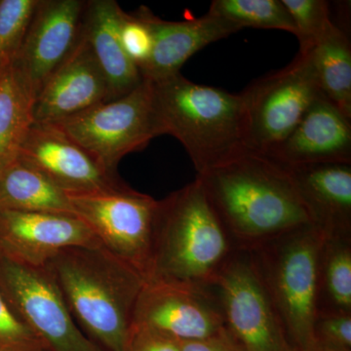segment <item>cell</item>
<instances>
[{"label": "cell", "mask_w": 351, "mask_h": 351, "mask_svg": "<svg viewBox=\"0 0 351 351\" xmlns=\"http://www.w3.org/2000/svg\"><path fill=\"white\" fill-rule=\"evenodd\" d=\"M196 178L237 250L313 225L288 168L263 154L245 152Z\"/></svg>", "instance_id": "1"}, {"label": "cell", "mask_w": 351, "mask_h": 351, "mask_svg": "<svg viewBox=\"0 0 351 351\" xmlns=\"http://www.w3.org/2000/svg\"><path fill=\"white\" fill-rule=\"evenodd\" d=\"M46 267L88 338L123 351L145 277L103 246L64 249Z\"/></svg>", "instance_id": "2"}, {"label": "cell", "mask_w": 351, "mask_h": 351, "mask_svg": "<svg viewBox=\"0 0 351 351\" xmlns=\"http://www.w3.org/2000/svg\"><path fill=\"white\" fill-rule=\"evenodd\" d=\"M152 85L161 133L181 143L197 175L247 152L243 94L197 84L181 73Z\"/></svg>", "instance_id": "3"}, {"label": "cell", "mask_w": 351, "mask_h": 351, "mask_svg": "<svg viewBox=\"0 0 351 351\" xmlns=\"http://www.w3.org/2000/svg\"><path fill=\"white\" fill-rule=\"evenodd\" d=\"M237 250L195 178L159 200L147 280L209 287Z\"/></svg>", "instance_id": "4"}, {"label": "cell", "mask_w": 351, "mask_h": 351, "mask_svg": "<svg viewBox=\"0 0 351 351\" xmlns=\"http://www.w3.org/2000/svg\"><path fill=\"white\" fill-rule=\"evenodd\" d=\"M324 235L306 225L248 251L284 332L295 351H315L318 262Z\"/></svg>", "instance_id": "5"}, {"label": "cell", "mask_w": 351, "mask_h": 351, "mask_svg": "<svg viewBox=\"0 0 351 351\" xmlns=\"http://www.w3.org/2000/svg\"><path fill=\"white\" fill-rule=\"evenodd\" d=\"M106 169L117 173L121 159L162 135L154 108V85L144 80L130 93L53 123Z\"/></svg>", "instance_id": "6"}, {"label": "cell", "mask_w": 351, "mask_h": 351, "mask_svg": "<svg viewBox=\"0 0 351 351\" xmlns=\"http://www.w3.org/2000/svg\"><path fill=\"white\" fill-rule=\"evenodd\" d=\"M246 104L247 151L267 154L287 137L323 95L308 53L258 78L242 92Z\"/></svg>", "instance_id": "7"}, {"label": "cell", "mask_w": 351, "mask_h": 351, "mask_svg": "<svg viewBox=\"0 0 351 351\" xmlns=\"http://www.w3.org/2000/svg\"><path fill=\"white\" fill-rule=\"evenodd\" d=\"M0 292L48 351H103L76 325L47 267L0 256Z\"/></svg>", "instance_id": "8"}, {"label": "cell", "mask_w": 351, "mask_h": 351, "mask_svg": "<svg viewBox=\"0 0 351 351\" xmlns=\"http://www.w3.org/2000/svg\"><path fill=\"white\" fill-rule=\"evenodd\" d=\"M223 327L244 351H295L284 332L248 251L237 250L209 286Z\"/></svg>", "instance_id": "9"}, {"label": "cell", "mask_w": 351, "mask_h": 351, "mask_svg": "<svg viewBox=\"0 0 351 351\" xmlns=\"http://www.w3.org/2000/svg\"><path fill=\"white\" fill-rule=\"evenodd\" d=\"M75 215L101 246L147 278L159 200L133 189L115 193L69 196Z\"/></svg>", "instance_id": "10"}, {"label": "cell", "mask_w": 351, "mask_h": 351, "mask_svg": "<svg viewBox=\"0 0 351 351\" xmlns=\"http://www.w3.org/2000/svg\"><path fill=\"white\" fill-rule=\"evenodd\" d=\"M132 325L191 341L214 336L223 329V319L211 288L149 279L138 295Z\"/></svg>", "instance_id": "11"}, {"label": "cell", "mask_w": 351, "mask_h": 351, "mask_svg": "<svg viewBox=\"0 0 351 351\" xmlns=\"http://www.w3.org/2000/svg\"><path fill=\"white\" fill-rule=\"evenodd\" d=\"M19 158L43 173L68 196L106 195L130 189L119 173L104 168L53 124H32Z\"/></svg>", "instance_id": "12"}, {"label": "cell", "mask_w": 351, "mask_h": 351, "mask_svg": "<svg viewBox=\"0 0 351 351\" xmlns=\"http://www.w3.org/2000/svg\"><path fill=\"white\" fill-rule=\"evenodd\" d=\"M85 0H38L14 66L36 98L82 34Z\"/></svg>", "instance_id": "13"}, {"label": "cell", "mask_w": 351, "mask_h": 351, "mask_svg": "<svg viewBox=\"0 0 351 351\" xmlns=\"http://www.w3.org/2000/svg\"><path fill=\"white\" fill-rule=\"evenodd\" d=\"M99 246L75 215L0 211V256L20 265L43 267L64 249Z\"/></svg>", "instance_id": "14"}, {"label": "cell", "mask_w": 351, "mask_h": 351, "mask_svg": "<svg viewBox=\"0 0 351 351\" xmlns=\"http://www.w3.org/2000/svg\"><path fill=\"white\" fill-rule=\"evenodd\" d=\"M110 101L107 80L82 34L75 50L36 96L32 119L34 123H57Z\"/></svg>", "instance_id": "15"}, {"label": "cell", "mask_w": 351, "mask_h": 351, "mask_svg": "<svg viewBox=\"0 0 351 351\" xmlns=\"http://www.w3.org/2000/svg\"><path fill=\"white\" fill-rule=\"evenodd\" d=\"M265 156L286 167L351 165V119L321 95L287 137Z\"/></svg>", "instance_id": "16"}, {"label": "cell", "mask_w": 351, "mask_h": 351, "mask_svg": "<svg viewBox=\"0 0 351 351\" xmlns=\"http://www.w3.org/2000/svg\"><path fill=\"white\" fill-rule=\"evenodd\" d=\"M138 12L152 36L151 57L140 69L141 75L152 83L179 75L184 64L198 51L240 31L232 22L210 12L181 22L160 19L145 6Z\"/></svg>", "instance_id": "17"}, {"label": "cell", "mask_w": 351, "mask_h": 351, "mask_svg": "<svg viewBox=\"0 0 351 351\" xmlns=\"http://www.w3.org/2000/svg\"><path fill=\"white\" fill-rule=\"evenodd\" d=\"M287 168L313 226L325 239L351 237L350 164Z\"/></svg>", "instance_id": "18"}, {"label": "cell", "mask_w": 351, "mask_h": 351, "mask_svg": "<svg viewBox=\"0 0 351 351\" xmlns=\"http://www.w3.org/2000/svg\"><path fill=\"white\" fill-rule=\"evenodd\" d=\"M122 11L114 0H89L83 18V36L107 80L112 101L130 93L144 82L120 41Z\"/></svg>", "instance_id": "19"}, {"label": "cell", "mask_w": 351, "mask_h": 351, "mask_svg": "<svg viewBox=\"0 0 351 351\" xmlns=\"http://www.w3.org/2000/svg\"><path fill=\"white\" fill-rule=\"evenodd\" d=\"M0 211L75 215L69 196L19 157L0 172Z\"/></svg>", "instance_id": "20"}, {"label": "cell", "mask_w": 351, "mask_h": 351, "mask_svg": "<svg viewBox=\"0 0 351 351\" xmlns=\"http://www.w3.org/2000/svg\"><path fill=\"white\" fill-rule=\"evenodd\" d=\"M307 53L321 93L351 119V45L348 34L334 24Z\"/></svg>", "instance_id": "21"}, {"label": "cell", "mask_w": 351, "mask_h": 351, "mask_svg": "<svg viewBox=\"0 0 351 351\" xmlns=\"http://www.w3.org/2000/svg\"><path fill=\"white\" fill-rule=\"evenodd\" d=\"M36 98L15 66L0 75V172L19 157Z\"/></svg>", "instance_id": "22"}, {"label": "cell", "mask_w": 351, "mask_h": 351, "mask_svg": "<svg viewBox=\"0 0 351 351\" xmlns=\"http://www.w3.org/2000/svg\"><path fill=\"white\" fill-rule=\"evenodd\" d=\"M318 313L351 314V237L323 242L318 262Z\"/></svg>", "instance_id": "23"}, {"label": "cell", "mask_w": 351, "mask_h": 351, "mask_svg": "<svg viewBox=\"0 0 351 351\" xmlns=\"http://www.w3.org/2000/svg\"><path fill=\"white\" fill-rule=\"evenodd\" d=\"M208 12L232 22L240 29H279L295 36L294 21L282 0H214Z\"/></svg>", "instance_id": "24"}, {"label": "cell", "mask_w": 351, "mask_h": 351, "mask_svg": "<svg viewBox=\"0 0 351 351\" xmlns=\"http://www.w3.org/2000/svg\"><path fill=\"white\" fill-rule=\"evenodd\" d=\"M38 0H0V75L15 64Z\"/></svg>", "instance_id": "25"}, {"label": "cell", "mask_w": 351, "mask_h": 351, "mask_svg": "<svg viewBox=\"0 0 351 351\" xmlns=\"http://www.w3.org/2000/svg\"><path fill=\"white\" fill-rule=\"evenodd\" d=\"M294 21L300 54L313 49L334 25L326 0H282Z\"/></svg>", "instance_id": "26"}, {"label": "cell", "mask_w": 351, "mask_h": 351, "mask_svg": "<svg viewBox=\"0 0 351 351\" xmlns=\"http://www.w3.org/2000/svg\"><path fill=\"white\" fill-rule=\"evenodd\" d=\"M0 351H48L0 292Z\"/></svg>", "instance_id": "27"}, {"label": "cell", "mask_w": 351, "mask_h": 351, "mask_svg": "<svg viewBox=\"0 0 351 351\" xmlns=\"http://www.w3.org/2000/svg\"><path fill=\"white\" fill-rule=\"evenodd\" d=\"M119 38L127 56L138 66L143 68L151 57L152 36L149 27L138 11H122L119 23Z\"/></svg>", "instance_id": "28"}, {"label": "cell", "mask_w": 351, "mask_h": 351, "mask_svg": "<svg viewBox=\"0 0 351 351\" xmlns=\"http://www.w3.org/2000/svg\"><path fill=\"white\" fill-rule=\"evenodd\" d=\"M313 337L316 346L351 351V314L318 313Z\"/></svg>", "instance_id": "29"}, {"label": "cell", "mask_w": 351, "mask_h": 351, "mask_svg": "<svg viewBox=\"0 0 351 351\" xmlns=\"http://www.w3.org/2000/svg\"><path fill=\"white\" fill-rule=\"evenodd\" d=\"M123 351H182L180 341L149 329L132 325Z\"/></svg>", "instance_id": "30"}, {"label": "cell", "mask_w": 351, "mask_h": 351, "mask_svg": "<svg viewBox=\"0 0 351 351\" xmlns=\"http://www.w3.org/2000/svg\"><path fill=\"white\" fill-rule=\"evenodd\" d=\"M182 351H244L225 327L214 336L199 341H180Z\"/></svg>", "instance_id": "31"}, {"label": "cell", "mask_w": 351, "mask_h": 351, "mask_svg": "<svg viewBox=\"0 0 351 351\" xmlns=\"http://www.w3.org/2000/svg\"><path fill=\"white\" fill-rule=\"evenodd\" d=\"M315 351H341V350H331V348H321V346H316Z\"/></svg>", "instance_id": "32"}]
</instances>
